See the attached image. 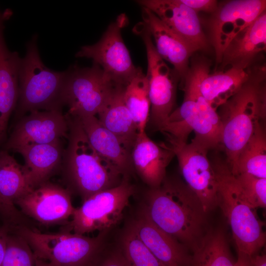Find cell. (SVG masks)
<instances>
[{"label": "cell", "mask_w": 266, "mask_h": 266, "mask_svg": "<svg viewBox=\"0 0 266 266\" xmlns=\"http://www.w3.org/2000/svg\"><path fill=\"white\" fill-rule=\"evenodd\" d=\"M141 210L158 227L193 254L204 237L206 213L197 196L185 182L166 177L162 184L149 188Z\"/></svg>", "instance_id": "1"}, {"label": "cell", "mask_w": 266, "mask_h": 266, "mask_svg": "<svg viewBox=\"0 0 266 266\" xmlns=\"http://www.w3.org/2000/svg\"><path fill=\"white\" fill-rule=\"evenodd\" d=\"M67 144L60 170L66 189L82 201L92 195L119 185L124 177L119 170L100 156L90 144L79 118L66 114Z\"/></svg>", "instance_id": "2"}, {"label": "cell", "mask_w": 266, "mask_h": 266, "mask_svg": "<svg viewBox=\"0 0 266 266\" xmlns=\"http://www.w3.org/2000/svg\"><path fill=\"white\" fill-rule=\"evenodd\" d=\"M266 68L263 66L220 108L221 145L231 171L238 156L266 114Z\"/></svg>", "instance_id": "3"}, {"label": "cell", "mask_w": 266, "mask_h": 266, "mask_svg": "<svg viewBox=\"0 0 266 266\" xmlns=\"http://www.w3.org/2000/svg\"><path fill=\"white\" fill-rule=\"evenodd\" d=\"M37 40V35H34L27 43L26 55L21 58L15 122L32 111L62 110L64 106L66 70L55 71L43 64Z\"/></svg>", "instance_id": "4"}, {"label": "cell", "mask_w": 266, "mask_h": 266, "mask_svg": "<svg viewBox=\"0 0 266 266\" xmlns=\"http://www.w3.org/2000/svg\"><path fill=\"white\" fill-rule=\"evenodd\" d=\"M212 165L219 185V206L231 226L238 252L253 256L265 244L264 223L244 200L227 163L217 160Z\"/></svg>", "instance_id": "5"}, {"label": "cell", "mask_w": 266, "mask_h": 266, "mask_svg": "<svg viewBox=\"0 0 266 266\" xmlns=\"http://www.w3.org/2000/svg\"><path fill=\"white\" fill-rule=\"evenodd\" d=\"M31 247L36 258L56 266H90L102 251L107 233L90 237L61 230L58 233L35 232L27 226L13 228Z\"/></svg>", "instance_id": "6"}, {"label": "cell", "mask_w": 266, "mask_h": 266, "mask_svg": "<svg viewBox=\"0 0 266 266\" xmlns=\"http://www.w3.org/2000/svg\"><path fill=\"white\" fill-rule=\"evenodd\" d=\"M135 187L124 177L118 185L97 192L75 208L71 220L62 230L85 234L98 231L107 233L121 220Z\"/></svg>", "instance_id": "7"}, {"label": "cell", "mask_w": 266, "mask_h": 266, "mask_svg": "<svg viewBox=\"0 0 266 266\" xmlns=\"http://www.w3.org/2000/svg\"><path fill=\"white\" fill-rule=\"evenodd\" d=\"M134 31L142 39L146 51L147 70L145 75L149 87L151 107L149 122L158 130L174 110L178 82L180 78L157 52L151 35L141 22Z\"/></svg>", "instance_id": "8"}, {"label": "cell", "mask_w": 266, "mask_h": 266, "mask_svg": "<svg viewBox=\"0 0 266 266\" xmlns=\"http://www.w3.org/2000/svg\"><path fill=\"white\" fill-rule=\"evenodd\" d=\"M265 0H229L218 2L216 10L204 21L205 34L213 47L216 62L220 64L223 53L232 40L266 11Z\"/></svg>", "instance_id": "9"}, {"label": "cell", "mask_w": 266, "mask_h": 266, "mask_svg": "<svg viewBox=\"0 0 266 266\" xmlns=\"http://www.w3.org/2000/svg\"><path fill=\"white\" fill-rule=\"evenodd\" d=\"M63 90L64 106L67 113L74 116H96L109 97L115 85L100 66H73L66 70Z\"/></svg>", "instance_id": "10"}, {"label": "cell", "mask_w": 266, "mask_h": 266, "mask_svg": "<svg viewBox=\"0 0 266 266\" xmlns=\"http://www.w3.org/2000/svg\"><path fill=\"white\" fill-rule=\"evenodd\" d=\"M125 14L118 16L108 27L100 39L93 45H85L76 57L91 59L115 85L126 87L137 74L140 68L133 64L130 53L121 35L127 24Z\"/></svg>", "instance_id": "11"}, {"label": "cell", "mask_w": 266, "mask_h": 266, "mask_svg": "<svg viewBox=\"0 0 266 266\" xmlns=\"http://www.w3.org/2000/svg\"><path fill=\"white\" fill-rule=\"evenodd\" d=\"M177 158L185 183L200 200L207 213L219 206V185L209 149L194 139L190 143H168Z\"/></svg>", "instance_id": "12"}, {"label": "cell", "mask_w": 266, "mask_h": 266, "mask_svg": "<svg viewBox=\"0 0 266 266\" xmlns=\"http://www.w3.org/2000/svg\"><path fill=\"white\" fill-rule=\"evenodd\" d=\"M68 131L62 110L32 111L15 122L1 149L15 152L25 146L50 143L67 138Z\"/></svg>", "instance_id": "13"}, {"label": "cell", "mask_w": 266, "mask_h": 266, "mask_svg": "<svg viewBox=\"0 0 266 266\" xmlns=\"http://www.w3.org/2000/svg\"><path fill=\"white\" fill-rule=\"evenodd\" d=\"M69 190L46 181L13 202L21 212L41 224L50 225L62 223L71 217L75 208Z\"/></svg>", "instance_id": "14"}, {"label": "cell", "mask_w": 266, "mask_h": 266, "mask_svg": "<svg viewBox=\"0 0 266 266\" xmlns=\"http://www.w3.org/2000/svg\"><path fill=\"white\" fill-rule=\"evenodd\" d=\"M137 2L142 7L154 13L194 53L208 49L209 44L199 14L180 0H141Z\"/></svg>", "instance_id": "15"}, {"label": "cell", "mask_w": 266, "mask_h": 266, "mask_svg": "<svg viewBox=\"0 0 266 266\" xmlns=\"http://www.w3.org/2000/svg\"><path fill=\"white\" fill-rule=\"evenodd\" d=\"M265 65L263 60L249 66L231 67L211 73L210 62L202 57L199 79L200 92L217 111Z\"/></svg>", "instance_id": "16"}, {"label": "cell", "mask_w": 266, "mask_h": 266, "mask_svg": "<svg viewBox=\"0 0 266 266\" xmlns=\"http://www.w3.org/2000/svg\"><path fill=\"white\" fill-rule=\"evenodd\" d=\"M131 224L146 247L163 266H192L188 249L156 225L140 210Z\"/></svg>", "instance_id": "17"}, {"label": "cell", "mask_w": 266, "mask_h": 266, "mask_svg": "<svg viewBox=\"0 0 266 266\" xmlns=\"http://www.w3.org/2000/svg\"><path fill=\"white\" fill-rule=\"evenodd\" d=\"M9 10L0 11V133L7 131L9 118L18 99L19 73L21 58L8 48L4 36V22Z\"/></svg>", "instance_id": "18"}, {"label": "cell", "mask_w": 266, "mask_h": 266, "mask_svg": "<svg viewBox=\"0 0 266 266\" xmlns=\"http://www.w3.org/2000/svg\"><path fill=\"white\" fill-rule=\"evenodd\" d=\"M266 49V11L238 34L224 50L220 69L247 67L264 60Z\"/></svg>", "instance_id": "19"}, {"label": "cell", "mask_w": 266, "mask_h": 266, "mask_svg": "<svg viewBox=\"0 0 266 266\" xmlns=\"http://www.w3.org/2000/svg\"><path fill=\"white\" fill-rule=\"evenodd\" d=\"M131 156L134 170L149 188H154L166 178V168L175 154L168 145L155 143L144 131L138 133Z\"/></svg>", "instance_id": "20"}, {"label": "cell", "mask_w": 266, "mask_h": 266, "mask_svg": "<svg viewBox=\"0 0 266 266\" xmlns=\"http://www.w3.org/2000/svg\"><path fill=\"white\" fill-rule=\"evenodd\" d=\"M142 17L154 40L158 54L173 66L182 83L189 68L190 58L195 53L150 10L142 7Z\"/></svg>", "instance_id": "21"}, {"label": "cell", "mask_w": 266, "mask_h": 266, "mask_svg": "<svg viewBox=\"0 0 266 266\" xmlns=\"http://www.w3.org/2000/svg\"><path fill=\"white\" fill-rule=\"evenodd\" d=\"M76 116L79 118L86 136L95 151L116 166L124 177L129 178L134 171L131 152L116 135L101 125L96 116Z\"/></svg>", "instance_id": "22"}, {"label": "cell", "mask_w": 266, "mask_h": 266, "mask_svg": "<svg viewBox=\"0 0 266 266\" xmlns=\"http://www.w3.org/2000/svg\"><path fill=\"white\" fill-rule=\"evenodd\" d=\"M64 148L61 139L53 142L25 146L15 152L24 159L23 169L31 188L49 181L60 169Z\"/></svg>", "instance_id": "23"}, {"label": "cell", "mask_w": 266, "mask_h": 266, "mask_svg": "<svg viewBox=\"0 0 266 266\" xmlns=\"http://www.w3.org/2000/svg\"><path fill=\"white\" fill-rule=\"evenodd\" d=\"M125 88L115 86L97 118L101 125L116 135L131 152L138 131L124 101Z\"/></svg>", "instance_id": "24"}, {"label": "cell", "mask_w": 266, "mask_h": 266, "mask_svg": "<svg viewBox=\"0 0 266 266\" xmlns=\"http://www.w3.org/2000/svg\"><path fill=\"white\" fill-rule=\"evenodd\" d=\"M232 173L234 176L247 173L266 178V137L261 123L240 151Z\"/></svg>", "instance_id": "25"}, {"label": "cell", "mask_w": 266, "mask_h": 266, "mask_svg": "<svg viewBox=\"0 0 266 266\" xmlns=\"http://www.w3.org/2000/svg\"><path fill=\"white\" fill-rule=\"evenodd\" d=\"M33 189L20 165L9 152L0 149V196L7 202L14 201Z\"/></svg>", "instance_id": "26"}, {"label": "cell", "mask_w": 266, "mask_h": 266, "mask_svg": "<svg viewBox=\"0 0 266 266\" xmlns=\"http://www.w3.org/2000/svg\"><path fill=\"white\" fill-rule=\"evenodd\" d=\"M124 99L138 133L145 131L149 119L151 104L147 79L141 68L125 87Z\"/></svg>", "instance_id": "27"}, {"label": "cell", "mask_w": 266, "mask_h": 266, "mask_svg": "<svg viewBox=\"0 0 266 266\" xmlns=\"http://www.w3.org/2000/svg\"><path fill=\"white\" fill-rule=\"evenodd\" d=\"M193 255L199 266H234L226 238L221 231L206 233Z\"/></svg>", "instance_id": "28"}, {"label": "cell", "mask_w": 266, "mask_h": 266, "mask_svg": "<svg viewBox=\"0 0 266 266\" xmlns=\"http://www.w3.org/2000/svg\"><path fill=\"white\" fill-rule=\"evenodd\" d=\"M120 244L130 266H163L139 238L131 223L124 230Z\"/></svg>", "instance_id": "29"}, {"label": "cell", "mask_w": 266, "mask_h": 266, "mask_svg": "<svg viewBox=\"0 0 266 266\" xmlns=\"http://www.w3.org/2000/svg\"><path fill=\"white\" fill-rule=\"evenodd\" d=\"M35 262V257L27 241L19 234L9 232L0 266H34Z\"/></svg>", "instance_id": "30"}, {"label": "cell", "mask_w": 266, "mask_h": 266, "mask_svg": "<svg viewBox=\"0 0 266 266\" xmlns=\"http://www.w3.org/2000/svg\"><path fill=\"white\" fill-rule=\"evenodd\" d=\"M241 194L252 208L266 206V178H259L247 173L235 176Z\"/></svg>", "instance_id": "31"}, {"label": "cell", "mask_w": 266, "mask_h": 266, "mask_svg": "<svg viewBox=\"0 0 266 266\" xmlns=\"http://www.w3.org/2000/svg\"><path fill=\"white\" fill-rule=\"evenodd\" d=\"M90 266H130L121 250L101 256V253L95 259Z\"/></svg>", "instance_id": "32"}, {"label": "cell", "mask_w": 266, "mask_h": 266, "mask_svg": "<svg viewBox=\"0 0 266 266\" xmlns=\"http://www.w3.org/2000/svg\"><path fill=\"white\" fill-rule=\"evenodd\" d=\"M180 1L199 14L205 12L211 14L217 9L218 2L215 0H180Z\"/></svg>", "instance_id": "33"}, {"label": "cell", "mask_w": 266, "mask_h": 266, "mask_svg": "<svg viewBox=\"0 0 266 266\" xmlns=\"http://www.w3.org/2000/svg\"><path fill=\"white\" fill-rule=\"evenodd\" d=\"M18 214V210L14 204L9 203L0 196V217L3 222L14 220Z\"/></svg>", "instance_id": "34"}, {"label": "cell", "mask_w": 266, "mask_h": 266, "mask_svg": "<svg viewBox=\"0 0 266 266\" xmlns=\"http://www.w3.org/2000/svg\"><path fill=\"white\" fill-rule=\"evenodd\" d=\"M10 232V228L8 226L2 224L0 226V266L4 256L7 238Z\"/></svg>", "instance_id": "35"}, {"label": "cell", "mask_w": 266, "mask_h": 266, "mask_svg": "<svg viewBox=\"0 0 266 266\" xmlns=\"http://www.w3.org/2000/svg\"><path fill=\"white\" fill-rule=\"evenodd\" d=\"M252 257L242 252H238V258L234 266H252Z\"/></svg>", "instance_id": "36"}, {"label": "cell", "mask_w": 266, "mask_h": 266, "mask_svg": "<svg viewBox=\"0 0 266 266\" xmlns=\"http://www.w3.org/2000/svg\"><path fill=\"white\" fill-rule=\"evenodd\" d=\"M252 266H266V255L252 257Z\"/></svg>", "instance_id": "37"}, {"label": "cell", "mask_w": 266, "mask_h": 266, "mask_svg": "<svg viewBox=\"0 0 266 266\" xmlns=\"http://www.w3.org/2000/svg\"><path fill=\"white\" fill-rule=\"evenodd\" d=\"M34 266H56L48 261L37 258L35 257V262Z\"/></svg>", "instance_id": "38"}, {"label": "cell", "mask_w": 266, "mask_h": 266, "mask_svg": "<svg viewBox=\"0 0 266 266\" xmlns=\"http://www.w3.org/2000/svg\"><path fill=\"white\" fill-rule=\"evenodd\" d=\"M194 261L192 266H199L198 261L195 256L193 255Z\"/></svg>", "instance_id": "39"}]
</instances>
